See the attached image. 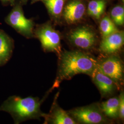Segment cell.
I'll return each instance as SVG.
<instances>
[{
	"label": "cell",
	"instance_id": "obj_6",
	"mask_svg": "<svg viewBox=\"0 0 124 124\" xmlns=\"http://www.w3.org/2000/svg\"><path fill=\"white\" fill-rule=\"evenodd\" d=\"M88 1L87 0H66L60 23L71 25L81 22L87 15Z\"/></svg>",
	"mask_w": 124,
	"mask_h": 124
},
{
	"label": "cell",
	"instance_id": "obj_21",
	"mask_svg": "<svg viewBox=\"0 0 124 124\" xmlns=\"http://www.w3.org/2000/svg\"><path fill=\"white\" fill-rule=\"evenodd\" d=\"M12 0V1H13V0Z\"/></svg>",
	"mask_w": 124,
	"mask_h": 124
},
{
	"label": "cell",
	"instance_id": "obj_14",
	"mask_svg": "<svg viewBox=\"0 0 124 124\" xmlns=\"http://www.w3.org/2000/svg\"><path fill=\"white\" fill-rule=\"evenodd\" d=\"M107 1L105 0H91L88 1L87 15L96 20H99L104 15Z\"/></svg>",
	"mask_w": 124,
	"mask_h": 124
},
{
	"label": "cell",
	"instance_id": "obj_16",
	"mask_svg": "<svg viewBox=\"0 0 124 124\" xmlns=\"http://www.w3.org/2000/svg\"><path fill=\"white\" fill-rule=\"evenodd\" d=\"M99 20V29L102 38L119 31L109 15H104Z\"/></svg>",
	"mask_w": 124,
	"mask_h": 124
},
{
	"label": "cell",
	"instance_id": "obj_10",
	"mask_svg": "<svg viewBox=\"0 0 124 124\" xmlns=\"http://www.w3.org/2000/svg\"><path fill=\"white\" fill-rule=\"evenodd\" d=\"M45 123L53 124H76L77 123L66 111L58 105L55 100L49 114H43Z\"/></svg>",
	"mask_w": 124,
	"mask_h": 124
},
{
	"label": "cell",
	"instance_id": "obj_22",
	"mask_svg": "<svg viewBox=\"0 0 124 124\" xmlns=\"http://www.w3.org/2000/svg\"><path fill=\"white\" fill-rule=\"evenodd\" d=\"M106 0V1H107V0Z\"/></svg>",
	"mask_w": 124,
	"mask_h": 124
},
{
	"label": "cell",
	"instance_id": "obj_20",
	"mask_svg": "<svg viewBox=\"0 0 124 124\" xmlns=\"http://www.w3.org/2000/svg\"><path fill=\"white\" fill-rule=\"evenodd\" d=\"M4 0V1H5V0Z\"/></svg>",
	"mask_w": 124,
	"mask_h": 124
},
{
	"label": "cell",
	"instance_id": "obj_3",
	"mask_svg": "<svg viewBox=\"0 0 124 124\" xmlns=\"http://www.w3.org/2000/svg\"><path fill=\"white\" fill-rule=\"evenodd\" d=\"M66 38L73 46L84 51H89L96 46L98 41V33L93 26L80 24L71 29Z\"/></svg>",
	"mask_w": 124,
	"mask_h": 124
},
{
	"label": "cell",
	"instance_id": "obj_2",
	"mask_svg": "<svg viewBox=\"0 0 124 124\" xmlns=\"http://www.w3.org/2000/svg\"><path fill=\"white\" fill-rule=\"evenodd\" d=\"M42 101L36 97L25 98L13 96L6 100L0 106V111L6 112L12 116L14 123L38 119L43 113L40 109Z\"/></svg>",
	"mask_w": 124,
	"mask_h": 124
},
{
	"label": "cell",
	"instance_id": "obj_7",
	"mask_svg": "<svg viewBox=\"0 0 124 124\" xmlns=\"http://www.w3.org/2000/svg\"><path fill=\"white\" fill-rule=\"evenodd\" d=\"M99 70L113 80L118 88L122 84L124 79V66L121 59L114 54L98 60Z\"/></svg>",
	"mask_w": 124,
	"mask_h": 124
},
{
	"label": "cell",
	"instance_id": "obj_1",
	"mask_svg": "<svg viewBox=\"0 0 124 124\" xmlns=\"http://www.w3.org/2000/svg\"><path fill=\"white\" fill-rule=\"evenodd\" d=\"M58 73L53 87L63 80L84 74L92 76L97 68L98 60L93 55L80 50L66 51L58 55Z\"/></svg>",
	"mask_w": 124,
	"mask_h": 124
},
{
	"label": "cell",
	"instance_id": "obj_5",
	"mask_svg": "<svg viewBox=\"0 0 124 124\" xmlns=\"http://www.w3.org/2000/svg\"><path fill=\"white\" fill-rule=\"evenodd\" d=\"M68 113L76 122L81 124H105L109 122L102 113L100 105L97 103L74 108Z\"/></svg>",
	"mask_w": 124,
	"mask_h": 124
},
{
	"label": "cell",
	"instance_id": "obj_8",
	"mask_svg": "<svg viewBox=\"0 0 124 124\" xmlns=\"http://www.w3.org/2000/svg\"><path fill=\"white\" fill-rule=\"evenodd\" d=\"M6 22L26 38H31L34 35V23L25 17L20 6H17L12 10L6 18Z\"/></svg>",
	"mask_w": 124,
	"mask_h": 124
},
{
	"label": "cell",
	"instance_id": "obj_13",
	"mask_svg": "<svg viewBox=\"0 0 124 124\" xmlns=\"http://www.w3.org/2000/svg\"><path fill=\"white\" fill-rule=\"evenodd\" d=\"M13 42L4 32L0 30V66L3 65L11 57Z\"/></svg>",
	"mask_w": 124,
	"mask_h": 124
},
{
	"label": "cell",
	"instance_id": "obj_18",
	"mask_svg": "<svg viewBox=\"0 0 124 124\" xmlns=\"http://www.w3.org/2000/svg\"><path fill=\"white\" fill-rule=\"evenodd\" d=\"M119 117L121 120H124V94L123 91L121 92L119 97Z\"/></svg>",
	"mask_w": 124,
	"mask_h": 124
},
{
	"label": "cell",
	"instance_id": "obj_9",
	"mask_svg": "<svg viewBox=\"0 0 124 124\" xmlns=\"http://www.w3.org/2000/svg\"><path fill=\"white\" fill-rule=\"evenodd\" d=\"M124 44V31L119 30L102 38L99 49L107 55L114 54L122 47Z\"/></svg>",
	"mask_w": 124,
	"mask_h": 124
},
{
	"label": "cell",
	"instance_id": "obj_17",
	"mask_svg": "<svg viewBox=\"0 0 124 124\" xmlns=\"http://www.w3.org/2000/svg\"><path fill=\"white\" fill-rule=\"evenodd\" d=\"M109 16L116 26H123L124 24V4H118L114 6L109 11Z\"/></svg>",
	"mask_w": 124,
	"mask_h": 124
},
{
	"label": "cell",
	"instance_id": "obj_15",
	"mask_svg": "<svg viewBox=\"0 0 124 124\" xmlns=\"http://www.w3.org/2000/svg\"><path fill=\"white\" fill-rule=\"evenodd\" d=\"M119 99L116 97L110 98L100 104L103 114L110 119H116L119 117Z\"/></svg>",
	"mask_w": 124,
	"mask_h": 124
},
{
	"label": "cell",
	"instance_id": "obj_4",
	"mask_svg": "<svg viewBox=\"0 0 124 124\" xmlns=\"http://www.w3.org/2000/svg\"><path fill=\"white\" fill-rule=\"evenodd\" d=\"M34 34L39 40L42 47L46 52H53L58 56L61 51V35L51 22L39 25Z\"/></svg>",
	"mask_w": 124,
	"mask_h": 124
},
{
	"label": "cell",
	"instance_id": "obj_19",
	"mask_svg": "<svg viewBox=\"0 0 124 124\" xmlns=\"http://www.w3.org/2000/svg\"><path fill=\"white\" fill-rule=\"evenodd\" d=\"M40 0H32V2H36V1H38Z\"/></svg>",
	"mask_w": 124,
	"mask_h": 124
},
{
	"label": "cell",
	"instance_id": "obj_11",
	"mask_svg": "<svg viewBox=\"0 0 124 124\" xmlns=\"http://www.w3.org/2000/svg\"><path fill=\"white\" fill-rule=\"evenodd\" d=\"M103 97L110 95L117 87L114 81L100 71L98 67L91 76Z\"/></svg>",
	"mask_w": 124,
	"mask_h": 124
},
{
	"label": "cell",
	"instance_id": "obj_12",
	"mask_svg": "<svg viewBox=\"0 0 124 124\" xmlns=\"http://www.w3.org/2000/svg\"><path fill=\"white\" fill-rule=\"evenodd\" d=\"M52 21L60 23L62 10L66 0H42Z\"/></svg>",
	"mask_w": 124,
	"mask_h": 124
}]
</instances>
